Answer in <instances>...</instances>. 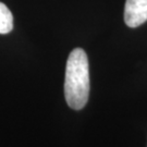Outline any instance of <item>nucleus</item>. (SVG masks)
Listing matches in <instances>:
<instances>
[{"label": "nucleus", "mask_w": 147, "mask_h": 147, "mask_svg": "<svg viewBox=\"0 0 147 147\" xmlns=\"http://www.w3.org/2000/svg\"><path fill=\"white\" fill-rule=\"evenodd\" d=\"M89 64L82 48H74L69 55L64 78V97L70 108L81 110L89 96Z\"/></svg>", "instance_id": "1"}, {"label": "nucleus", "mask_w": 147, "mask_h": 147, "mask_svg": "<svg viewBox=\"0 0 147 147\" xmlns=\"http://www.w3.org/2000/svg\"><path fill=\"white\" fill-rule=\"evenodd\" d=\"M147 21V0H126L124 22L129 27H137Z\"/></svg>", "instance_id": "2"}, {"label": "nucleus", "mask_w": 147, "mask_h": 147, "mask_svg": "<svg viewBox=\"0 0 147 147\" xmlns=\"http://www.w3.org/2000/svg\"><path fill=\"white\" fill-rule=\"evenodd\" d=\"M13 30V16L10 9L0 2V34H8Z\"/></svg>", "instance_id": "3"}]
</instances>
